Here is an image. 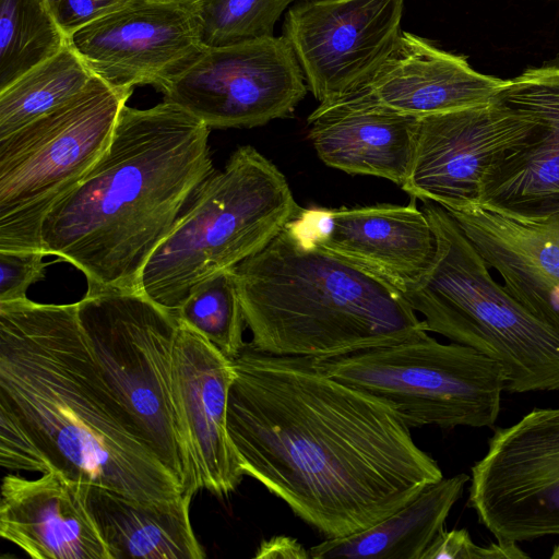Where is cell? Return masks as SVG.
Listing matches in <instances>:
<instances>
[{
  "label": "cell",
  "instance_id": "1",
  "mask_svg": "<svg viewBox=\"0 0 559 559\" xmlns=\"http://www.w3.org/2000/svg\"><path fill=\"white\" fill-rule=\"evenodd\" d=\"M233 365L227 426L243 474L328 538L377 524L443 478L389 403L313 358L246 343Z\"/></svg>",
  "mask_w": 559,
  "mask_h": 559
},
{
  "label": "cell",
  "instance_id": "5",
  "mask_svg": "<svg viewBox=\"0 0 559 559\" xmlns=\"http://www.w3.org/2000/svg\"><path fill=\"white\" fill-rule=\"evenodd\" d=\"M302 210L280 169L239 146L197 188L145 263L139 292L175 313L197 285L259 252Z\"/></svg>",
  "mask_w": 559,
  "mask_h": 559
},
{
  "label": "cell",
  "instance_id": "11",
  "mask_svg": "<svg viewBox=\"0 0 559 559\" xmlns=\"http://www.w3.org/2000/svg\"><path fill=\"white\" fill-rule=\"evenodd\" d=\"M306 93L285 36L206 46L163 92L210 129L263 126L292 112Z\"/></svg>",
  "mask_w": 559,
  "mask_h": 559
},
{
  "label": "cell",
  "instance_id": "12",
  "mask_svg": "<svg viewBox=\"0 0 559 559\" xmlns=\"http://www.w3.org/2000/svg\"><path fill=\"white\" fill-rule=\"evenodd\" d=\"M528 129V117L495 94L479 105L420 117L401 188L447 211L479 206L489 170Z\"/></svg>",
  "mask_w": 559,
  "mask_h": 559
},
{
  "label": "cell",
  "instance_id": "23",
  "mask_svg": "<svg viewBox=\"0 0 559 559\" xmlns=\"http://www.w3.org/2000/svg\"><path fill=\"white\" fill-rule=\"evenodd\" d=\"M467 474L441 478L377 524L344 537L326 538L309 549L312 559H421L424 551L444 528L460 499Z\"/></svg>",
  "mask_w": 559,
  "mask_h": 559
},
{
  "label": "cell",
  "instance_id": "32",
  "mask_svg": "<svg viewBox=\"0 0 559 559\" xmlns=\"http://www.w3.org/2000/svg\"><path fill=\"white\" fill-rule=\"evenodd\" d=\"M259 559H308L309 550L296 539L286 535H276L263 540L254 554Z\"/></svg>",
  "mask_w": 559,
  "mask_h": 559
},
{
  "label": "cell",
  "instance_id": "29",
  "mask_svg": "<svg viewBox=\"0 0 559 559\" xmlns=\"http://www.w3.org/2000/svg\"><path fill=\"white\" fill-rule=\"evenodd\" d=\"M530 558L516 543L497 542L476 545L465 528L438 533L421 559H524Z\"/></svg>",
  "mask_w": 559,
  "mask_h": 559
},
{
  "label": "cell",
  "instance_id": "20",
  "mask_svg": "<svg viewBox=\"0 0 559 559\" xmlns=\"http://www.w3.org/2000/svg\"><path fill=\"white\" fill-rule=\"evenodd\" d=\"M448 212L506 290L559 334V225L522 222L481 206Z\"/></svg>",
  "mask_w": 559,
  "mask_h": 559
},
{
  "label": "cell",
  "instance_id": "28",
  "mask_svg": "<svg viewBox=\"0 0 559 559\" xmlns=\"http://www.w3.org/2000/svg\"><path fill=\"white\" fill-rule=\"evenodd\" d=\"M0 465L9 471L45 474L52 464L14 413L0 402Z\"/></svg>",
  "mask_w": 559,
  "mask_h": 559
},
{
  "label": "cell",
  "instance_id": "18",
  "mask_svg": "<svg viewBox=\"0 0 559 559\" xmlns=\"http://www.w3.org/2000/svg\"><path fill=\"white\" fill-rule=\"evenodd\" d=\"M419 120L384 106L362 84L320 103L308 117V136L325 165L402 187L411 168Z\"/></svg>",
  "mask_w": 559,
  "mask_h": 559
},
{
  "label": "cell",
  "instance_id": "25",
  "mask_svg": "<svg viewBox=\"0 0 559 559\" xmlns=\"http://www.w3.org/2000/svg\"><path fill=\"white\" fill-rule=\"evenodd\" d=\"M68 41L46 0H0V90Z\"/></svg>",
  "mask_w": 559,
  "mask_h": 559
},
{
  "label": "cell",
  "instance_id": "8",
  "mask_svg": "<svg viewBox=\"0 0 559 559\" xmlns=\"http://www.w3.org/2000/svg\"><path fill=\"white\" fill-rule=\"evenodd\" d=\"M76 304L84 338L112 395L185 492L194 495L171 392L178 319L139 290L86 292Z\"/></svg>",
  "mask_w": 559,
  "mask_h": 559
},
{
  "label": "cell",
  "instance_id": "9",
  "mask_svg": "<svg viewBox=\"0 0 559 559\" xmlns=\"http://www.w3.org/2000/svg\"><path fill=\"white\" fill-rule=\"evenodd\" d=\"M314 364L332 378L389 403L409 428L492 427L506 391L503 366L459 343L424 332Z\"/></svg>",
  "mask_w": 559,
  "mask_h": 559
},
{
  "label": "cell",
  "instance_id": "30",
  "mask_svg": "<svg viewBox=\"0 0 559 559\" xmlns=\"http://www.w3.org/2000/svg\"><path fill=\"white\" fill-rule=\"evenodd\" d=\"M43 250H0V302L27 298L31 285L45 278Z\"/></svg>",
  "mask_w": 559,
  "mask_h": 559
},
{
  "label": "cell",
  "instance_id": "15",
  "mask_svg": "<svg viewBox=\"0 0 559 559\" xmlns=\"http://www.w3.org/2000/svg\"><path fill=\"white\" fill-rule=\"evenodd\" d=\"M495 96L523 111L530 129L489 170L479 206L522 222L559 225V66L506 80Z\"/></svg>",
  "mask_w": 559,
  "mask_h": 559
},
{
  "label": "cell",
  "instance_id": "13",
  "mask_svg": "<svg viewBox=\"0 0 559 559\" xmlns=\"http://www.w3.org/2000/svg\"><path fill=\"white\" fill-rule=\"evenodd\" d=\"M69 43L112 86L164 92L205 49L197 0H132L74 33Z\"/></svg>",
  "mask_w": 559,
  "mask_h": 559
},
{
  "label": "cell",
  "instance_id": "2",
  "mask_svg": "<svg viewBox=\"0 0 559 559\" xmlns=\"http://www.w3.org/2000/svg\"><path fill=\"white\" fill-rule=\"evenodd\" d=\"M0 402L71 480L146 501L185 492L104 380L76 302H0Z\"/></svg>",
  "mask_w": 559,
  "mask_h": 559
},
{
  "label": "cell",
  "instance_id": "6",
  "mask_svg": "<svg viewBox=\"0 0 559 559\" xmlns=\"http://www.w3.org/2000/svg\"><path fill=\"white\" fill-rule=\"evenodd\" d=\"M436 237L429 269L400 290L428 332L500 362L506 391H559V334L530 314L489 272L450 213L423 207Z\"/></svg>",
  "mask_w": 559,
  "mask_h": 559
},
{
  "label": "cell",
  "instance_id": "17",
  "mask_svg": "<svg viewBox=\"0 0 559 559\" xmlns=\"http://www.w3.org/2000/svg\"><path fill=\"white\" fill-rule=\"evenodd\" d=\"M289 226L399 290L425 274L436 252L431 224L414 203L302 210Z\"/></svg>",
  "mask_w": 559,
  "mask_h": 559
},
{
  "label": "cell",
  "instance_id": "22",
  "mask_svg": "<svg viewBox=\"0 0 559 559\" xmlns=\"http://www.w3.org/2000/svg\"><path fill=\"white\" fill-rule=\"evenodd\" d=\"M191 492L139 500L86 485V503L111 559H203L190 520Z\"/></svg>",
  "mask_w": 559,
  "mask_h": 559
},
{
  "label": "cell",
  "instance_id": "4",
  "mask_svg": "<svg viewBox=\"0 0 559 559\" xmlns=\"http://www.w3.org/2000/svg\"><path fill=\"white\" fill-rule=\"evenodd\" d=\"M235 274L250 343L270 354L328 358L428 332L395 286L289 223Z\"/></svg>",
  "mask_w": 559,
  "mask_h": 559
},
{
  "label": "cell",
  "instance_id": "33",
  "mask_svg": "<svg viewBox=\"0 0 559 559\" xmlns=\"http://www.w3.org/2000/svg\"><path fill=\"white\" fill-rule=\"evenodd\" d=\"M551 559H559V544L554 548V551L550 556Z\"/></svg>",
  "mask_w": 559,
  "mask_h": 559
},
{
  "label": "cell",
  "instance_id": "10",
  "mask_svg": "<svg viewBox=\"0 0 559 559\" xmlns=\"http://www.w3.org/2000/svg\"><path fill=\"white\" fill-rule=\"evenodd\" d=\"M468 502L499 542L559 536V407L495 431L472 467Z\"/></svg>",
  "mask_w": 559,
  "mask_h": 559
},
{
  "label": "cell",
  "instance_id": "7",
  "mask_svg": "<svg viewBox=\"0 0 559 559\" xmlns=\"http://www.w3.org/2000/svg\"><path fill=\"white\" fill-rule=\"evenodd\" d=\"M132 92L95 75L70 102L0 139V250H43L45 217L105 153Z\"/></svg>",
  "mask_w": 559,
  "mask_h": 559
},
{
  "label": "cell",
  "instance_id": "14",
  "mask_svg": "<svg viewBox=\"0 0 559 559\" xmlns=\"http://www.w3.org/2000/svg\"><path fill=\"white\" fill-rule=\"evenodd\" d=\"M403 9L404 0H310L288 11L284 36L320 103L373 75L402 33Z\"/></svg>",
  "mask_w": 559,
  "mask_h": 559
},
{
  "label": "cell",
  "instance_id": "27",
  "mask_svg": "<svg viewBox=\"0 0 559 559\" xmlns=\"http://www.w3.org/2000/svg\"><path fill=\"white\" fill-rule=\"evenodd\" d=\"M294 0H197L202 40L224 46L270 37Z\"/></svg>",
  "mask_w": 559,
  "mask_h": 559
},
{
  "label": "cell",
  "instance_id": "19",
  "mask_svg": "<svg viewBox=\"0 0 559 559\" xmlns=\"http://www.w3.org/2000/svg\"><path fill=\"white\" fill-rule=\"evenodd\" d=\"M86 485L52 469L1 484L0 535L33 559H111L86 503Z\"/></svg>",
  "mask_w": 559,
  "mask_h": 559
},
{
  "label": "cell",
  "instance_id": "24",
  "mask_svg": "<svg viewBox=\"0 0 559 559\" xmlns=\"http://www.w3.org/2000/svg\"><path fill=\"white\" fill-rule=\"evenodd\" d=\"M94 76L68 41L56 55L0 90V139L67 104Z\"/></svg>",
  "mask_w": 559,
  "mask_h": 559
},
{
  "label": "cell",
  "instance_id": "3",
  "mask_svg": "<svg viewBox=\"0 0 559 559\" xmlns=\"http://www.w3.org/2000/svg\"><path fill=\"white\" fill-rule=\"evenodd\" d=\"M211 129L177 104L124 106L109 146L45 217L41 249L87 290H139L143 267L213 173Z\"/></svg>",
  "mask_w": 559,
  "mask_h": 559
},
{
  "label": "cell",
  "instance_id": "26",
  "mask_svg": "<svg viewBox=\"0 0 559 559\" xmlns=\"http://www.w3.org/2000/svg\"><path fill=\"white\" fill-rule=\"evenodd\" d=\"M230 360L246 343L247 325L234 269L221 271L197 285L174 313Z\"/></svg>",
  "mask_w": 559,
  "mask_h": 559
},
{
  "label": "cell",
  "instance_id": "16",
  "mask_svg": "<svg viewBox=\"0 0 559 559\" xmlns=\"http://www.w3.org/2000/svg\"><path fill=\"white\" fill-rule=\"evenodd\" d=\"M233 360L179 322L171 369L177 423L191 468V489L218 497L234 492L245 474L227 426Z\"/></svg>",
  "mask_w": 559,
  "mask_h": 559
},
{
  "label": "cell",
  "instance_id": "31",
  "mask_svg": "<svg viewBox=\"0 0 559 559\" xmlns=\"http://www.w3.org/2000/svg\"><path fill=\"white\" fill-rule=\"evenodd\" d=\"M132 0H46L57 24L68 39L94 21L127 5Z\"/></svg>",
  "mask_w": 559,
  "mask_h": 559
},
{
  "label": "cell",
  "instance_id": "21",
  "mask_svg": "<svg viewBox=\"0 0 559 559\" xmlns=\"http://www.w3.org/2000/svg\"><path fill=\"white\" fill-rule=\"evenodd\" d=\"M504 81L475 71L462 56L402 32L365 84L384 106L425 117L486 103Z\"/></svg>",
  "mask_w": 559,
  "mask_h": 559
}]
</instances>
